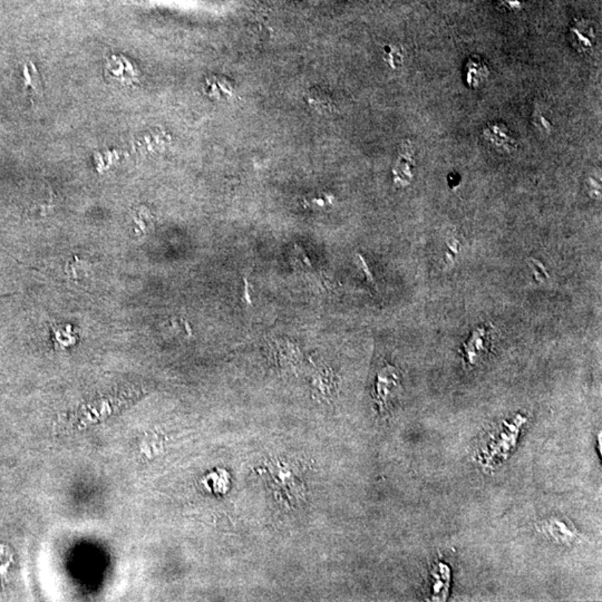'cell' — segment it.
Wrapping results in <instances>:
<instances>
[{
  "label": "cell",
  "instance_id": "2",
  "mask_svg": "<svg viewBox=\"0 0 602 602\" xmlns=\"http://www.w3.org/2000/svg\"><path fill=\"white\" fill-rule=\"evenodd\" d=\"M570 45L579 53L588 54L594 51L597 42V28L587 19L573 21L569 28Z\"/></svg>",
  "mask_w": 602,
  "mask_h": 602
},
{
  "label": "cell",
  "instance_id": "6",
  "mask_svg": "<svg viewBox=\"0 0 602 602\" xmlns=\"http://www.w3.org/2000/svg\"><path fill=\"white\" fill-rule=\"evenodd\" d=\"M525 0H496L498 8L505 12H516L524 6Z\"/></svg>",
  "mask_w": 602,
  "mask_h": 602
},
{
  "label": "cell",
  "instance_id": "1",
  "mask_svg": "<svg viewBox=\"0 0 602 602\" xmlns=\"http://www.w3.org/2000/svg\"><path fill=\"white\" fill-rule=\"evenodd\" d=\"M541 530L552 542L571 546L579 540V533L575 525L564 516H551L543 521Z\"/></svg>",
  "mask_w": 602,
  "mask_h": 602
},
{
  "label": "cell",
  "instance_id": "3",
  "mask_svg": "<svg viewBox=\"0 0 602 602\" xmlns=\"http://www.w3.org/2000/svg\"><path fill=\"white\" fill-rule=\"evenodd\" d=\"M489 75V66L483 57L471 56L466 60L464 66V80L470 89H475L482 86Z\"/></svg>",
  "mask_w": 602,
  "mask_h": 602
},
{
  "label": "cell",
  "instance_id": "4",
  "mask_svg": "<svg viewBox=\"0 0 602 602\" xmlns=\"http://www.w3.org/2000/svg\"><path fill=\"white\" fill-rule=\"evenodd\" d=\"M400 384L397 371L393 367H387L380 371L377 380V395L378 400L385 404L389 397L394 396Z\"/></svg>",
  "mask_w": 602,
  "mask_h": 602
},
{
  "label": "cell",
  "instance_id": "5",
  "mask_svg": "<svg viewBox=\"0 0 602 602\" xmlns=\"http://www.w3.org/2000/svg\"><path fill=\"white\" fill-rule=\"evenodd\" d=\"M403 51L401 48L396 46H386L385 47V62L389 64L393 69H397L400 66L403 65Z\"/></svg>",
  "mask_w": 602,
  "mask_h": 602
}]
</instances>
